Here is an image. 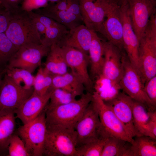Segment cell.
Wrapping results in <instances>:
<instances>
[{"instance_id": "cell-1", "label": "cell", "mask_w": 156, "mask_h": 156, "mask_svg": "<svg viewBox=\"0 0 156 156\" xmlns=\"http://www.w3.org/2000/svg\"><path fill=\"white\" fill-rule=\"evenodd\" d=\"M77 136L74 129L47 124L43 156H76Z\"/></svg>"}, {"instance_id": "cell-2", "label": "cell", "mask_w": 156, "mask_h": 156, "mask_svg": "<svg viewBox=\"0 0 156 156\" xmlns=\"http://www.w3.org/2000/svg\"><path fill=\"white\" fill-rule=\"evenodd\" d=\"M11 14L10 19L4 33L18 49L24 46L42 44L40 34L27 12L21 9Z\"/></svg>"}, {"instance_id": "cell-3", "label": "cell", "mask_w": 156, "mask_h": 156, "mask_svg": "<svg viewBox=\"0 0 156 156\" xmlns=\"http://www.w3.org/2000/svg\"><path fill=\"white\" fill-rule=\"evenodd\" d=\"M92 98V94L87 92L79 99L66 104L51 107H45L47 124L75 129V125Z\"/></svg>"}, {"instance_id": "cell-4", "label": "cell", "mask_w": 156, "mask_h": 156, "mask_svg": "<svg viewBox=\"0 0 156 156\" xmlns=\"http://www.w3.org/2000/svg\"><path fill=\"white\" fill-rule=\"evenodd\" d=\"M138 70L143 83L156 76V20L151 19L139 40Z\"/></svg>"}, {"instance_id": "cell-5", "label": "cell", "mask_w": 156, "mask_h": 156, "mask_svg": "<svg viewBox=\"0 0 156 156\" xmlns=\"http://www.w3.org/2000/svg\"><path fill=\"white\" fill-rule=\"evenodd\" d=\"M123 73L119 82L121 89L131 99L151 110H156L144 91V84L138 70L131 63L125 51L122 52Z\"/></svg>"}, {"instance_id": "cell-6", "label": "cell", "mask_w": 156, "mask_h": 156, "mask_svg": "<svg viewBox=\"0 0 156 156\" xmlns=\"http://www.w3.org/2000/svg\"><path fill=\"white\" fill-rule=\"evenodd\" d=\"M46 130L44 108L35 119L20 127L16 133L23 141L31 156H42Z\"/></svg>"}, {"instance_id": "cell-7", "label": "cell", "mask_w": 156, "mask_h": 156, "mask_svg": "<svg viewBox=\"0 0 156 156\" xmlns=\"http://www.w3.org/2000/svg\"><path fill=\"white\" fill-rule=\"evenodd\" d=\"M83 22L89 29L102 34L108 12L118 5L120 0H79Z\"/></svg>"}, {"instance_id": "cell-8", "label": "cell", "mask_w": 156, "mask_h": 156, "mask_svg": "<svg viewBox=\"0 0 156 156\" xmlns=\"http://www.w3.org/2000/svg\"><path fill=\"white\" fill-rule=\"evenodd\" d=\"M75 130L77 135L76 148L98 139L108 138L103 132L92 100L75 125Z\"/></svg>"}, {"instance_id": "cell-9", "label": "cell", "mask_w": 156, "mask_h": 156, "mask_svg": "<svg viewBox=\"0 0 156 156\" xmlns=\"http://www.w3.org/2000/svg\"><path fill=\"white\" fill-rule=\"evenodd\" d=\"M92 101L98 111L103 132L107 137H112L131 144L133 138L111 108L96 93L92 94Z\"/></svg>"}, {"instance_id": "cell-10", "label": "cell", "mask_w": 156, "mask_h": 156, "mask_svg": "<svg viewBox=\"0 0 156 156\" xmlns=\"http://www.w3.org/2000/svg\"><path fill=\"white\" fill-rule=\"evenodd\" d=\"M33 91V88L26 90L18 86L5 73L0 86V111L15 112Z\"/></svg>"}, {"instance_id": "cell-11", "label": "cell", "mask_w": 156, "mask_h": 156, "mask_svg": "<svg viewBox=\"0 0 156 156\" xmlns=\"http://www.w3.org/2000/svg\"><path fill=\"white\" fill-rule=\"evenodd\" d=\"M50 47L42 44L25 46L19 48L9 61L7 67L23 69L32 73L41 64Z\"/></svg>"}, {"instance_id": "cell-12", "label": "cell", "mask_w": 156, "mask_h": 156, "mask_svg": "<svg viewBox=\"0 0 156 156\" xmlns=\"http://www.w3.org/2000/svg\"><path fill=\"white\" fill-rule=\"evenodd\" d=\"M68 67L83 83L87 92L92 94L94 83L90 76L88 67L90 63L89 55L75 48L67 46L61 47Z\"/></svg>"}, {"instance_id": "cell-13", "label": "cell", "mask_w": 156, "mask_h": 156, "mask_svg": "<svg viewBox=\"0 0 156 156\" xmlns=\"http://www.w3.org/2000/svg\"><path fill=\"white\" fill-rule=\"evenodd\" d=\"M119 10L122 24L124 49L130 62L138 70L139 41L132 26L127 0H121Z\"/></svg>"}, {"instance_id": "cell-14", "label": "cell", "mask_w": 156, "mask_h": 156, "mask_svg": "<svg viewBox=\"0 0 156 156\" xmlns=\"http://www.w3.org/2000/svg\"><path fill=\"white\" fill-rule=\"evenodd\" d=\"M133 30L139 41L143 36L151 16L156 13V0H127Z\"/></svg>"}, {"instance_id": "cell-15", "label": "cell", "mask_w": 156, "mask_h": 156, "mask_svg": "<svg viewBox=\"0 0 156 156\" xmlns=\"http://www.w3.org/2000/svg\"><path fill=\"white\" fill-rule=\"evenodd\" d=\"M133 99L124 92H120L112 100L104 102L111 108L133 138L141 135L133 124Z\"/></svg>"}, {"instance_id": "cell-16", "label": "cell", "mask_w": 156, "mask_h": 156, "mask_svg": "<svg viewBox=\"0 0 156 156\" xmlns=\"http://www.w3.org/2000/svg\"><path fill=\"white\" fill-rule=\"evenodd\" d=\"M103 43L104 62L102 74L112 81L119 83L123 73L122 61L123 51L109 41H103Z\"/></svg>"}, {"instance_id": "cell-17", "label": "cell", "mask_w": 156, "mask_h": 156, "mask_svg": "<svg viewBox=\"0 0 156 156\" xmlns=\"http://www.w3.org/2000/svg\"><path fill=\"white\" fill-rule=\"evenodd\" d=\"M52 89L45 94L32 95L15 112L17 117L25 124L36 118L45 108L49 100Z\"/></svg>"}, {"instance_id": "cell-18", "label": "cell", "mask_w": 156, "mask_h": 156, "mask_svg": "<svg viewBox=\"0 0 156 156\" xmlns=\"http://www.w3.org/2000/svg\"><path fill=\"white\" fill-rule=\"evenodd\" d=\"M120 4L108 13L103 25L102 34L121 51L125 50L122 38L123 27Z\"/></svg>"}, {"instance_id": "cell-19", "label": "cell", "mask_w": 156, "mask_h": 156, "mask_svg": "<svg viewBox=\"0 0 156 156\" xmlns=\"http://www.w3.org/2000/svg\"><path fill=\"white\" fill-rule=\"evenodd\" d=\"M94 31L80 25L69 29L59 46L72 47L88 55Z\"/></svg>"}, {"instance_id": "cell-20", "label": "cell", "mask_w": 156, "mask_h": 156, "mask_svg": "<svg viewBox=\"0 0 156 156\" xmlns=\"http://www.w3.org/2000/svg\"><path fill=\"white\" fill-rule=\"evenodd\" d=\"M88 55L90 64V76L93 81L102 73L104 62L103 41L94 31Z\"/></svg>"}, {"instance_id": "cell-21", "label": "cell", "mask_w": 156, "mask_h": 156, "mask_svg": "<svg viewBox=\"0 0 156 156\" xmlns=\"http://www.w3.org/2000/svg\"><path fill=\"white\" fill-rule=\"evenodd\" d=\"M14 112L0 111V156H7L10 141L15 133Z\"/></svg>"}, {"instance_id": "cell-22", "label": "cell", "mask_w": 156, "mask_h": 156, "mask_svg": "<svg viewBox=\"0 0 156 156\" xmlns=\"http://www.w3.org/2000/svg\"><path fill=\"white\" fill-rule=\"evenodd\" d=\"M59 88L65 90L76 96H81L85 90L81 80L72 72L62 75L52 74V83L50 89Z\"/></svg>"}, {"instance_id": "cell-23", "label": "cell", "mask_w": 156, "mask_h": 156, "mask_svg": "<svg viewBox=\"0 0 156 156\" xmlns=\"http://www.w3.org/2000/svg\"><path fill=\"white\" fill-rule=\"evenodd\" d=\"M47 56L44 68L49 72L57 75L67 72L68 67L61 47L56 44H53Z\"/></svg>"}, {"instance_id": "cell-24", "label": "cell", "mask_w": 156, "mask_h": 156, "mask_svg": "<svg viewBox=\"0 0 156 156\" xmlns=\"http://www.w3.org/2000/svg\"><path fill=\"white\" fill-rule=\"evenodd\" d=\"M120 90L119 83L112 81L102 74L95 79L94 84L93 92L98 95L105 103L115 98Z\"/></svg>"}, {"instance_id": "cell-25", "label": "cell", "mask_w": 156, "mask_h": 156, "mask_svg": "<svg viewBox=\"0 0 156 156\" xmlns=\"http://www.w3.org/2000/svg\"><path fill=\"white\" fill-rule=\"evenodd\" d=\"M131 144L130 156H156V139L150 137L136 136Z\"/></svg>"}, {"instance_id": "cell-26", "label": "cell", "mask_w": 156, "mask_h": 156, "mask_svg": "<svg viewBox=\"0 0 156 156\" xmlns=\"http://www.w3.org/2000/svg\"><path fill=\"white\" fill-rule=\"evenodd\" d=\"M133 100V123L137 131L141 135L147 136V126L151 110L142 103Z\"/></svg>"}, {"instance_id": "cell-27", "label": "cell", "mask_w": 156, "mask_h": 156, "mask_svg": "<svg viewBox=\"0 0 156 156\" xmlns=\"http://www.w3.org/2000/svg\"><path fill=\"white\" fill-rule=\"evenodd\" d=\"M131 143L112 137L108 138L101 156H130Z\"/></svg>"}, {"instance_id": "cell-28", "label": "cell", "mask_w": 156, "mask_h": 156, "mask_svg": "<svg viewBox=\"0 0 156 156\" xmlns=\"http://www.w3.org/2000/svg\"><path fill=\"white\" fill-rule=\"evenodd\" d=\"M37 13L50 17L58 23L64 25L69 29L80 25L83 20L71 13L68 10L57 12L44 10L39 9Z\"/></svg>"}, {"instance_id": "cell-29", "label": "cell", "mask_w": 156, "mask_h": 156, "mask_svg": "<svg viewBox=\"0 0 156 156\" xmlns=\"http://www.w3.org/2000/svg\"><path fill=\"white\" fill-rule=\"evenodd\" d=\"M4 73L20 87L26 90L33 88L35 76L27 70L17 68L7 67Z\"/></svg>"}, {"instance_id": "cell-30", "label": "cell", "mask_w": 156, "mask_h": 156, "mask_svg": "<svg viewBox=\"0 0 156 156\" xmlns=\"http://www.w3.org/2000/svg\"><path fill=\"white\" fill-rule=\"evenodd\" d=\"M18 50L4 33H0V70L2 74Z\"/></svg>"}, {"instance_id": "cell-31", "label": "cell", "mask_w": 156, "mask_h": 156, "mask_svg": "<svg viewBox=\"0 0 156 156\" xmlns=\"http://www.w3.org/2000/svg\"><path fill=\"white\" fill-rule=\"evenodd\" d=\"M68 31L65 26L57 22L46 28L44 37L42 39V44L49 47L53 44L59 45Z\"/></svg>"}, {"instance_id": "cell-32", "label": "cell", "mask_w": 156, "mask_h": 156, "mask_svg": "<svg viewBox=\"0 0 156 156\" xmlns=\"http://www.w3.org/2000/svg\"><path fill=\"white\" fill-rule=\"evenodd\" d=\"M52 74L44 67H40L34 77L33 93L42 95L49 91L52 85Z\"/></svg>"}, {"instance_id": "cell-33", "label": "cell", "mask_w": 156, "mask_h": 156, "mask_svg": "<svg viewBox=\"0 0 156 156\" xmlns=\"http://www.w3.org/2000/svg\"><path fill=\"white\" fill-rule=\"evenodd\" d=\"M97 139L76 148V156H101L107 139Z\"/></svg>"}, {"instance_id": "cell-34", "label": "cell", "mask_w": 156, "mask_h": 156, "mask_svg": "<svg viewBox=\"0 0 156 156\" xmlns=\"http://www.w3.org/2000/svg\"><path fill=\"white\" fill-rule=\"evenodd\" d=\"M52 89L50 102L46 107H51L62 105L76 100L77 97L72 93L63 89L56 88Z\"/></svg>"}, {"instance_id": "cell-35", "label": "cell", "mask_w": 156, "mask_h": 156, "mask_svg": "<svg viewBox=\"0 0 156 156\" xmlns=\"http://www.w3.org/2000/svg\"><path fill=\"white\" fill-rule=\"evenodd\" d=\"M7 156H31L21 138L14 133L10 141Z\"/></svg>"}, {"instance_id": "cell-36", "label": "cell", "mask_w": 156, "mask_h": 156, "mask_svg": "<svg viewBox=\"0 0 156 156\" xmlns=\"http://www.w3.org/2000/svg\"><path fill=\"white\" fill-rule=\"evenodd\" d=\"M48 2L47 0H23L20 6L21 9L26 12L33 11L47 7Z\"/></svg>"}, {"instance_id": "cell-37", "label": "cell", "mask_w": 156, "mask_h": 156, "mask_svg": "<svg viewBox=\"0 0 156 156\" xmlns=\"http://www.w3.org/2000/svg\"><path fill=\"white\" fill-rule=\"evenodd\" d=\"M144 91L154 105L156 106V76L144 84Z\"/></svg>"}, {"instance_id": "cell-38", "label": "cell", "mask_w": 156, "mask_h": 156, "mask_svg": "<svg viewBox=\"0 0 156 156\" xmlns=\"http://www.w3.org/2000/svg\"><path fill=\"white\" fill-rule=\"evenodd\" d=\"M147 136L156 139V111L151 110L150 118L147 126Z\"/></svg>"}, {"instance_id": "cell-39", "label": "cell", "mask_w": 156, "mask_h": 156, "mask_svg": "<svg viewBox=\"0 0 156 156\" xmlns=\"http://www.w3.org/2000/svg\"><path fill=\"white\" fill-rule=\"evenodd\" d=\"M11 16L9 11L3 7H0V33H5L6 30Z\"/></svg>"}, {"instance_id": "cell-40", "label": "cell", "mask_w": 156, "mask_h": 156, "mask_svg": "<svg viewBox=\"0 0 156 156\" xmlns=\"http://www.w3.org/2000/svg\"><path fill=\"white\" fill-rule=\"evenodd\" d=\"M23 0H0L3 7L10 13L16 12L21 9L20 4Z\"/></svg>"}, {"instance_id": "cell-41", "label": "cell", "mask_w": 156, "mask_h": 156, "mask_svg": "<svg viewBox=\"0 0 156 156\" xmlns=\"http://www.w3.org/2000/svg\"><path fill=\"white\" fill-rule=\"evenodd\" d=\"M69 0H60L55 3L49 4L48 5L42 9L44 10L51 12H57L66 10L69 4Z\"/></svg>"}, {"instance_id": "cell-42", "label": "cell", "mask_w": 156, "mask_h": 156, "mask_svg": "<svg viewBox=\"0 0 156 156\" xmlns=\"http://www.w3.org/2000/svg\"><path fill=\"white\" fill-rule=\"evenodd\" d=\"M28 12L40 21L46 28L55 25L57 23L53 19L42 14L33 11Z\"/></svg>"}, {"instance_id": "cell-43", "label": "cell", "mask_w": 156, "mask_h": 156, "mask_svg": "<svg viewBox=\"0 0 156 156\" xmlns=\"http://www.w3.org/2000/svg\"><path fill=\"white\" fill-rule=\"evenodd\" d=\"M67 10L83 20L81 13L79 0H69Z\"/></svg>"}, {"instance_id": "cell-44", "label": "cell", "mask_w": 156, "mask_h": 156, "mask_svg": "<svg viewBox=\"0 0 156 156\" xmlns=\"http://www.w3.org/2000/svg\"><path fill=\"white\" fill-rule=\"evenodd\" d=\"M32 18L36 27L40 34H45L46 28L45 27L38 19L27 12Z\"/></svg>"}, {"instance_id": "cell-45", "label": "cell", "mask_w": 156, "mask_h": 156, "mask_svg": "<svg viewBox=\"0 0 156 156\" xmlns=\"http://www.w3.org/2000/svg\"><path fill=\"white\" fill-rule=\"evenodd\" d=\"M60 0H47L48 1H50L51 3H54Z\"/></svg>"}, {"instance_id": "cell-46", "label": "cell", "mask_w": 156, "mask_h": 156, "mask_svg": "<svg viewBox=\"0 0 156 156\" xmlns=\"http://www.w3.org/2000/svg\"><path fill=\"white\" fill-rule=\"evenodd\" d=\"M2 73L1 72V71L0 70V85H1V81H2V79H1V75L2 74Z\"/></svg>"}, {"instance_id": "cell-47", "label": "cell", "mask_w": 156, "mask_h": 156, "mask_svg": "<svg viewBox=\"0 0 156 156\" xmlns=\"http://www.w3.org/2000/svg\"><path fill=\"white\" fill-rule=\"evenodd\" d=\"M3 7V6H2V5H1V2H0V7Z\"/></svg>"}]
</instances>
